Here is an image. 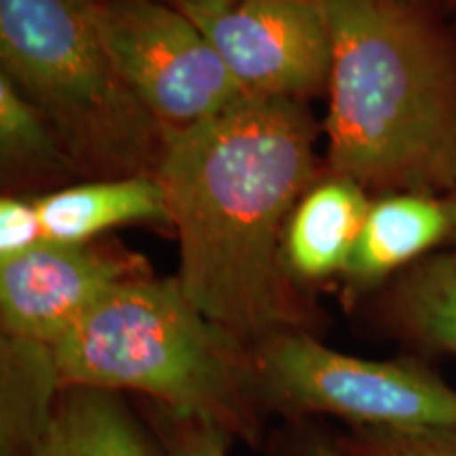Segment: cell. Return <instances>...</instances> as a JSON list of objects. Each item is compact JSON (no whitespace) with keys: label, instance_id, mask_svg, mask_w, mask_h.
Instances as JSON below:
<instances>
[{"label":"cell","instance_id":"obj_1","mask_svg":"<svg viewBox=\"0 0 456 456\" xmlns=\"http://www.w3.org/2000/svg\"><path fill=\"white\" fill-rule=\"evenodd\" d=\"M315 138L300 100L252 95L209 121L163 131L155 178L180 243L175 279L249 351L305 326L283 235L319 178Z\"/></svg>","mask_w":456,"mask_h":456},{"label":"cell","instance_id":"obj_2","mask_svg":"<svg viewBox=\"0 0 456 456\" xmlns=\"http://www.w3.org/2000/svg\"><path fill=\"white\" fill-rule=\"evenodd\" d=\"M330 171L366 191H456V57L416 0H326Z\"/></svg>","mask_w":456,"mask_h":456},{"label":"cell","instance_id":"obj_3","mask_svg":"<svg viewBox=\"0 0 456 456\" xmlns=\"http://www.w3.org/2000/svg\"><path fill=\"white\" fill-rule=\"evenodd\" d=\"M53 353L66 389L140 393L228 437H258L252 351L205 317L178 279L146 275L117 285Z\"/></svg>","mask_w":456,"mask_h":456},{"label":"cell","instance_id":"obj_4","mask_svg":"<svg viewBox=\"0 0 456 456\" xmlns=\"http://www.w3.org/2000/svg\"><path fill=\"white\" fill-rule=\"evenodd\" d=\"M95 3L0 0L3 74L45 114L77 171L155 174L163 129L114 68Z\"/></svg>","mask_w":456,"mask_h":456},{"label":"cell","instance_id":"obj_5","mask_svg":"<svg viewBox=\"0 0 456 456\" xmlns=\"http://www.w3.org/2000/svg\"><path fill=\"white\" fill-rule=\"evenodd\" d=\"M262 403L332 414L351 427H456V391L416 359L376 362L330 349L305 330L252 349Z\"/></svg>","mask_w":456,"mask_h":456},{"label":"cell","instance_id":"obj_6","mask_svg":"<svg viewBox=\"0 0 456 456\" xmlns=\"http://www.w3.org/2000/svg\"><path fill=\"white\" fill-rule=\"evenodd\" d=\"M95 24L114 68L163 131L186 129L245 98L197 21L159 0H98Z\"/></svg>","mask_w":456,"mask_h":456},{"label":"cell","instance_id":"obj_7","mask_svg":"<svg viewBox=\"0 0 456 456\" xmlns=\"http://www.w3.org/2000/svg\"><path fill=\"white\" fill-rule=\"evenodd\" d=\"M184 13L208 34L245 95L302 102L328 89L326 0H224Z\"/></svg>","mask_w":456,"mask_h":456},{"label":"cell","instance_id":"obj_8","mask_svg":"<svg viewBox=\"0 0 456 456\" xmlns=\"http://www.w3.org/2000/svg\"><path fill=\"white\" fill-rule=\"evenodd\" d=\"M146 275V260L121 248L45 239L0 262L3 336L53 346L110 289Z\"/></svg>","mask_w":456,"mask_h":456},{"label":"cell","instance_id":"obj_9","mask_svg":"<svg viewBox=\"0 0 456 456\" xmlns=\"http://www.w3.org/2000/svg\"><path fill=\"white\" fill-rule=\"evenodd\" d=\"M454 232L456 214L450 197L387 192L370 203L342 277L353 292H368L452 241Z\"/></svg>","mask_w":456,"mask_h":456},{"label":"cell","instance_id":"obj_10","mask_svg":"<svg viewBox=\"0 0 456 456\" xmlns=\"http://www.w3.org/2000/svg\"><path fill=\"white\" fill-rule=\"evenodd\" d=\"M372 199L349 178L330 171L296 203L283 235V260L294 281L342 275L349 266Z\"/></svg>","mask_w":456,"mask_h":456},{"label":"cell","instance_id":"obj_11","mask_svg":"<svg viewBox=\"0 0 456 456\" xmlns=\"http://www.w3.org/2000/svg\"><path fill=\"white\" fill-rule=\"evenodd\" d=\"M34 199L49 241L89 243L125 224H169L167 203L155 174L91 180Z\"/></svg>","mask_w":456,"mask_h":456},{"label":"cell","instance_id":"obj_12","mask_svg":"<svg viewBox=\"0 0 456 456\" xmlns=\"http://www.w3.org/2000/svg\"><path fill=\"white\" fill-rule=\"evenodd\" d=\"M53 346L0 340V454L32 456L53 425L61 393Z\"/></svg>","mask_w":456,"mask_h":456},{"label":"cell","instance_id":"obj_13","mask_svg":"<svg viewBox=\"0 0 456 456\" xmlns=\"http://www.w3.org/2000/svg\"><path fill=\"white\" fill-rule=\"evenodd\" d=\"M32 456H165L146 437L118 393L70 387Z\"/></svg>","mask_w":456,"mask_h":456},{"label":"cell","instance_id":"obj_14","mask_svg":"<svg viewBox=\"0 0 456 456\" xmlns=\"http://www.w3.org/2000/svg\"><path fill=\"white\" fill-rule=\"evenodd\" d=\"M393 322L416 345L456 355V252L431 254L397 277Z\"/></svg>","mask_w":456,"mask_h":456},{"label":"cell","instance_id":"obj_15","mask_svg":"<svg viewBox=\"0 0 456 456\" xmlns=\"http://www.w3.org/2000/svg\"><path fill=\"white\" fill-rule=\"evenodd\" d=\"M0 157L3 167L21 174L77 171L45 114L0 74Z\"/></svg>","mask_w":456,"mask_h":456},{"label":"cell","instance_id":"obj_16","mask_svg":"<svg viewBox=\"0 0 456 456\" xmlns=\"http://www.w3.org/2000/svg\"><path fill=\"white\" fill-rule=\"evenodd\" d=\"M342 448L351 456H456V427H353Z\"/></svg>","mask_w":456,"mask_h":456},{"label":"cell","instance_id":"obj_17","mask_svg":"<svg viewBox=\"0 0 456 456\" xmlns=\"http://www.w3.org/2000/svg\"><path fill=\"white\" fill-rule=\"evenodd\" d=\"M159 436L165 456H226L231 437L212 425L180 419L159 408Z\"/></svg>","mask_w":456,"mask_h":456},{"label":"cell","instance_id":"obj_18","mask_svg":"<svg viewBox=\"0 0 456 456\" xmlns=\"http://www.w3.org/2000/svg\"><path fill=\"white\" fill-rule=\"evenodd\" d=\"M45 241L37 199L4 195L0 199V262L26 254Z\"/></svg>","mask_w":456,"mask_h":456},{"label":"cell","instance_id":"obj_19","mask_svg":"<svg viewBox=\"0 0 456 456\" xmlns=\"http://www.w3.org/2000/svg\"><path fill=\"white\" fill-rule=\"evenodd\" d=\"M300 456H351L342 446L323 440H309L302 446Z\"/></svg>","mask_w":456,"mask_h":456},{"label":"cell","instance_id":"obj_20","mask_svg":"<svg viewBox=\"0 0 456 456\" xmlns=\"http://www.w3.org/2000/svg\"><path fill=\"white\" fill-rule=\"evenodd\" d=\"M159 3H167L171 7H178L182 11H195V9L214 7V4L224 3V0H159Z\"/></svg>","mask_w":456,"mask_h":456},{"label":"cell","instance_id":"obj_21","mask_svg":"<svg viewBox=\"0 0 456 456\" xmlns=\"http://www.w3.org/2000/svg\"><path fill=\"white\" fill-rule=\"evenodd\" d=\"M448 197H450V201H452V205H454V214H456V191L452 192V195H448ZM452 243H454V252H456V232H454Z\"/></svg>","mask_w":456,"mask_h":456}]
</instances>
